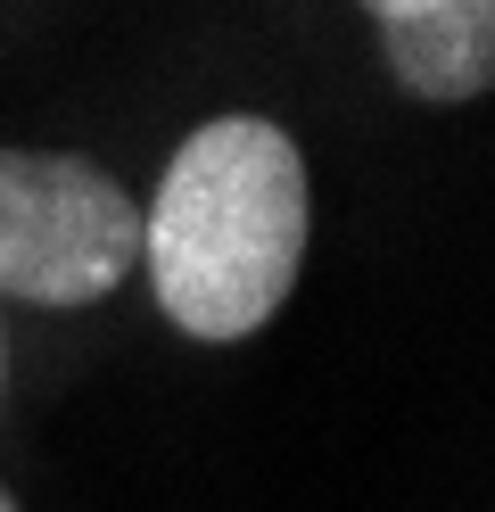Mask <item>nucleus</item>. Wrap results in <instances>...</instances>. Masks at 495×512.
Wrapping results in <instances>:
<instances>
[{
	"instance_id": "4",
	"label": "nucleus",
	"mask_w": 495,
	"mask_h": 512,
	"mask_svg": "<svg viewBox=\"0 0 495 512\" xmlns=\"http://www.w3.org/2000/svg\"><path fill=\"white\" fill-rule=\"evenodd\" d=\"M355 9H372V25H380V17H405V9H429V0H355Z\"/></svg>"
},
{
	"instance_id": "5",
	"label": "nucleus",
	"mask_w": 495,
	"mask_h": 512,
	"mask_svg": "<svg viewBox=\"0 0 495 512\" xmlns=\"http://www.w3.org/2000/svg\"><path fill=\"white\" fill-rule=\"evenodd\" d=\"M0 380H9V323H0Z\"/></svg>"
},
{
	"instance_id": "3",
	"label": "nucleus",
	"mask_w": 495,
	"mask_h": 512,
	"mask_svg": "<svg viewBox=\"0 0 495 512\" xmlns=\"http://www.w3.org/2000/svg\"><path fill=\"white\" fill-rule=\"evenodd\" d=\"M380 58L413 100H487L495 91V0H429V9L380 17Z\"/></svg>"
},
{
	"instance_id": "6",
	"label": "nucleus",
	"mask_w": 495,
	"mask_h": 512,
	"mask_svg": "<svg viewBox=\"0 0 495 512\" xmlns=\"http://www.w3.org/2000/svg\"><path fill=\"white\" fill-rule=\"evenodd\" d=\"M0 512H17V504H9V496H0Z\"/></svg>"
},
{
	"instance_id": "1",
	"label": "nucleus",
	"mask_w": 495,
	"mask_h": 512,
	"mask_svg": "<svg viewBox=\"0 0 495 512\" xmlns=\"http://www.w3.org/2000/svg\"><path fill=\"white\" fill-rule=\"evenodd\" d=\"M306 149L273 116H207L141 207V273L157 314L207 347L256 339L306 265Z\"/></svg>"
},
{
	"instance_id": "2",
	"label": "nucleus",
	"mask_w": 495,
	"mask_h": 512,
	"mask_svg": "<svg viewBox=\"0 0 495 512\" xmlns=\"http://www.w3.org/2000/svg\"><path fill=\"white\" fill-rule=\"evenodd\" d=\"M141 265V199L91 157L0 149V306H91Z\"/></svg>"
}]
</instances>
